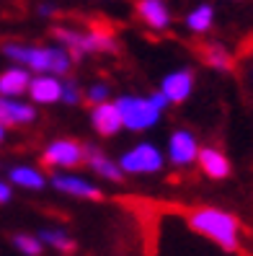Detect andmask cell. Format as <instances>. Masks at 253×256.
<instances>
[{"label":"cell","instance_id":"obj_1","mask_svg":"<svg viewBox=\"0 0 253 256\" xmlns=\"http://www.w3.org/2000/svg\"><path fill=\"white\" fill-rule=\"evenodd\" d=\"M189 228L215 240L225 251L238 248V220L217 207H199L194 212H189Z\"/></svg>","mask_w":253,"mask_h":256},{"label":"cell","instance_id":"obj_2","mask_svg":"<svg viewBox=\"0 0 253 256\" xmlns=\"http://www.w3.org/2000/svg\"><path fill=\"white\" fill-rule=\"evenodd\" d=\"M3 52L13 62H21L36 72H49V75H62L72 65L70 52L62 47H21V44H5Z\"/></svg>","mask_w":253,"mask_h":256},{"label":"cell","instance_id":"obj_3","mask_svg":"<svg viewBox=\"0 0 253 256\" xmlns=\"http://www.w3.org/2000/svg\"><path fill=\"white\" fill-rule=\"evenodd\" d=\"M119 116H122V127L127 130H150L158 124L160 119V109L150 98H140V96H122L116 101Z\"/></svg>","mask_w":253,"mask_h":256},{"label":"cell","instance_id":"obj_4","mask_svg":"<svg viewBox=\"0 0 253 256\" xmlns=\"http://www.w3.org/2000/svg\"><path fill=\"white\" fill-rule=\"evenodd\" d=\"M54 36L67 47L70 57H80L85 52H111L116 44L109 32H75V28H54Z\"/></svg>","mask_w":253,"mask_h":256},{"label":"cell","instance_id":"obj_5","mask_svg":"<svg viewBox=\"0 0 253 256\" xmlns=\"http://www.w3.org/2000/svg\"><path fill=\"white\" fill-rule=\"evenodd\" d=\"M119 166H122V171H127V174H155V171L163 168V156L155 145L140 142L137 148H132L129 153L122 156Z\"/></svg>","mask_w":253,"mask_h":256},{"label":"cell","instance_id":"obj_6","mask_svg":"<svg viewBox=\"0 0 253 256\" xmlns=\"http://www.w3.org/2000/svg\"><path fill=\"white\" fill-rule=\"evenodd\" d=\"M41 160L47 166H62V168L80 166L85 160V148L75 140H54L47 150H44Z\"/></svg>","mask_w":253,"mask_h":256},{"label":"cell","instance_id":"obj_7","mask_svg":"<svg viewBox=\"0 0 253 256\" xmlns=\"http://www.w3.org/2000/svg\"><path fill=\"white\" fill-rule=\"evenodd\" d=\"M191 88H194V72L191 70H176V72H168L166 78H163L160 91L166 94V98L171 104H181L191 96Z\"/></svg>","mask_w":253,"mask_h":256},{"label":"cell","instance_id":"obj_8","mask_svg":"<svg viewBox=\"0 0 253 256\" xmlns=\"http://www.w3.org/2000/svg\"><path fill=\"white\" fill-rule=\"evenodd\" d=\"M197 153H199V145H197V138L186 130H178L171 134V142H168V156L176 166H189L191 160H197Z\"/></svg>","mask_w":253,"mask_h":256},{"label":"cell","instance_id":"obj_9","mask_svg":"<svg viewBox=\"0 0 253 256\" xmlns=\"http://www.w3.org/2000/svg\"><path fill=\"white\" fill-rule=\"evenodd\" d=\"M91 122H93V130L103 134V138H111V134L122 130V116H119L116 104H109V101L96 104L91 112Z\"/></svg>","mask_w":253,"mask_h":256},{"label":"cell","instance_id":"obj_10","mask_svg":"<svg viewBox=\"0 0 253 256\" xmlns=\"http://www.w3.org/2000/svg\"><path fill=\"white\" fill-rule=\"evenodd\" d=\"M36 119V112L31 104H23L16 98L0 96V124H28Z\"/></svg>","mask_w":253,"mask_h":256},{"label":"cell","instance_id":"obj_11","mask_svg":"<svg viewBox=\"0 0 253 256\" xmlns=\"http://www.w3.org/2000/svg\"><path fill=\"white\" fill-rule=\"evenodd\" d=\"M28 96H31V101H36V104H54V101H59V96H62V83H59L54 75L41 72L39 78H34L31 83H28Z\"/></svg>","mask_w":253,"mask_h":256},{"label":"cell","instance_id":"obj_12","mask_svg":"<svg viewBox=\"0 0 253 256\" xmlns=\"http://www.w3.org/2000/svg\"><path fill=\"white\" fill-rule=\"evenodd\" d=\"M137 13H140V18L155 28V32H163L168 24H171V10L166 8V3L163 0H140L137 3Z\"/></svg>","mask_w":253,"mask_h":256},{"label":"cell","instance_id":"obj_13","mask_svg":"<svg viewBox=\"0 0 253 256\" xmlns=\"http://www.w3.org/2000/svg\"><path fill=\"white\" fill-rule=\"evenodd\" d=\"M197 160L202 166V171L210 176V178H225V176H230V160L225 158V153H220L217 148L199 150Z\"/></svg>","mask_w":253,"mask_h":256},{"label":"cell","instance_id":"obj_14","mask_svg":"<svg viewBox=\"0 0 253 256\" xmlns=\"http://www.w3.org/2000/svg\"><path fill=\"white\" fill-rule=\"evenodd\" d=\"M52 186L65 192V194H72V197H83V200H101V189L88 184L85 178H78V176H54L52 178Z\"/></svg>","mask_w":253,"mask_h":256},{"label":"cell","instance_id":"obj_15","mask_svg":"<svg viewBox=\"0 0 253 256\" xmlns=\"http://www.w3.org/2000/svg\"><path fill=\"white\" fill-rule=\"evenodd\" d=\"M85 160H88V166H91L98 176L109 178V182H122V178H124L122 166L114 163L111 158H106V156H103L101 150H96V148H88V150H85Z\"/></svg>","mask_w":253,"mask_h":256},{"label":"cell","instance_id":"obj_16","mask_svg":"<svg viewBox=\"0 0 253 256\" xmlns=\"http://www.w3.org/2000/svg\"><path fill=\"white\" fill-rule=\"evenodd\" d=\"M28 70L23 68H10L5 72H0V96H8V98H16L23 91H28Z\"/></svg>","mask_w":253,"mask_h":256},{"label":"cell","instance_id":"obj_17","mask_svg":"<svg viewBox=\"0 0 253 256\" xmlns=\"http://www.w3.org/2000/svg\"><path fill=\"white\" fill-rule=\"evenodd\" d=\"M10 182L18 184V186H26V189H41L44 186V176L31 168V166H16L10 171Z\"/></svg>","mask_w":253,"mask_h":256},{"label":"cell","instance_id":"obj_18","mask_svg":"<svg viewBox=\"0 0 253 256\" xmlns=\"http://www.w3.org/2000/svg\"><path fill=\"white\" fill-rule=\"evenodd\" d=\"M204 52V62L215 68V70H233V57L225 47H220V44H207V47L202 50Z\"/></svg>","mask_w":253,"mask_h":256},{"label":"cell","instance_id":"obj_19","mask_svg":"<svg viewBox=\"0 0 253 256\" xmlns=\"http://www.w3.org/2000/svg\"><path fill=\"white\" fill-rule=\"evenodd\" d=\"M212 21H215V8L212 6H199L186 16V26L197 34H204L207 28L212 26Z\"/></svg>","mask_w":253,"mask_h":256},{"label":"cell","instance_id":"obj_20","mask_svg":"<svg viewBox=\"0 0 253 256\" xmlns=\"http://www.w3.org/2000/svg\"><path fill=\"white\" fill-rule=\"evenodd\" d=\"M39 238H41V240H47L49 246H54L57 251H62V254H72V251H75V244H72V238H70L67 233H62V230H41Z\"/></svg>","mask_w":253,"mask_h":256},{"label":"cell","instance_id":"obj_21","mask_svg":"<svg viewBox=\"0 0 253 256\" xmlns=\"http://www.w3.org/2000/svg\"><path fill=\"white\" fill-rule=\"evenodd\" d=\"M13 244H16V248L26 256H39L41 254V240L34 238V236H16Z\"/></svg>","mask_w":253,"mask_h":256},{"label":"cell","instance_id":"obj_22","mask_svg":"<svg viewBox=\"0 0 253 256\" xmlns=\"http://www.w3.org/2000/svg\"><path fill=\"white\" fill-rule=\"evenodd\" d=\"M88 101H93V104H101V101H109V88L103 86V83H96L91 91H88Z\"/></svg>","mask_w":253,"mask_h":256},{"label":"cell","instance_id":"obj_23","mask_svg":"<svg viewBox=\"0 0 253 256\" xmlns=\"http://www.w3.org/2000/svg\"><path fill=\"white\" fill-rule=\"evenodd\" d=\"M62 98L65 104H78V98H80V94H78V86L75 83H62Z\"/></svg>","mask_w":253,"mask_h":256},{"label":"cell","instance_id":"obj_24","mask_svg":"<svg viewBox=\"0 0 253 256\" xmlns=\"http://www.w3.org/2000/svg\"><path fill=\"white\" fill-rule=\"evenodd\" d=\"M150 101L155 104V106H158L160 112H163V109H166V106H168V104H171V101L166 98V94H163V91H158V94H153V96H150Z\"/></svg>","mask_w":253,"mask_h":256},{"label":"cell","instance_id":"obj_25","mask_svg":"<svg viewBox=\"0 0 253 256\" xmlns=\"http://www.w3.org/2000/svg\"><path fill=\"white\" fill-rule=\"evenodd\" d=\"M8 200H10V186L0 182V204H3V202H8Z\"/></svg>","mask_w":253,"mask_h":256},{"label":"cell","instance_id":"obj_26","mask_svg":"<svg viewBox=\"0 0 253 256\" xmlns=\"http://www.w3.org/2000/svg\"><path fill=\"white\" fill-rule=\"evenodd\" d=\"M39 13H41V16H52V13H54V6L44 3V6H39Z\"/></svg>","mask_w":253,"mask_h":256},{"label":"cell","instance_id":"obj_27","mask_svg":"<svg viewBox=\"0 0 253 256\" xmlns=\"http://www.w3.org/2000/svg\"><path fill=\"white\" fill-rule=\"evenodd\" d=\"M3 138H5V127L0 124V142H3Z\"/></svg>","mask_w":253,"mask_h":256}]
</instances>
